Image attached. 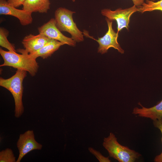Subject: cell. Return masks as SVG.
Here are the masks:
<instances>
[{"mask_svg":"<svg viewBox=\"0 0 162 162\" xmlns=\"http://www.w3.org/2000/svg\"><path fill=\"white\" fill-rule=\"evenodd\" d=\"M17 51L21 54L15 52L6 51L0 48V54L4 63L0 66H9L23 70L28 72L32 76H34L39 68L36 59L30 57L25 49H19Z\"/></svg>","mask_w":162,"mask_h":162,"instance_id":"obj_1","label":"cell"},{"mask_svg":"<svg viewBox=\"0 0 162 162\" xmlns=\"http://www.w3.org/2000/svg\"><path fill=\"white\" fill-rule=\"evenodd\" d=\"M26 75V71L18 69L15 74L9 78H0V86L9 91L13 96L15 105V116L16 118L20 117L24 112L22 102L23 82Z\"/></svg>","mask_w":162,"mask_h":162,"instance_id":"obj_2","label":"cell"},{"mask_svg":"<svg viewBox=\"0 0 162 162\" xmlns=\"http://www.w3.org/2000/svg\"><path fill=\"white\" fill-rule=\"evenodd\" d=\"M103 145L110 156L119 162H134L141 156L135 151L121 145L112 132L108 137L104 138Z\"/></svg>","mask_w":162,"mask_h":162,"instance_id":"obj_3","label":"cell"},{"mask_svg":"<svg viewBox=\"0 0 162 162\" xmlns=\"http://www.w3.org/2000/svg\"><path fill=\"white\" fill-rule=\"evenodd\" d=\"M75 12L66 8H58L55 12L56 26L61 32H66L71 35V38L76 42L84 40L83 32L81 31L74 22L72 15Z\"/></svg>","mask_w":162,"mask_h":162,"instance_id":"obj_4","label":"cell"},{"mask_svg":"<svg viewBox=\"0 0 162 162\" xmlns=\"http://www.w3.org/2000/svg\"><path fill=\"white\" fill-rule=\"evenodd\" d=\"M138 9L135 5L128 8L123 9L118 8L115 10L105 8L101 11V14L110 21L115 20L117 23V32L124 28L128 30L130 18L134 13L138 11Z\"/></svg>","mask_w":162,"mask_h":162,"instance_id":"obj_5","label":"cell"},{"mask_svg":"<svg viewBox=\"0 0 162 162\" xmlns=\"http://www.w3.org/2000/svg\"><path fill=\"white\" fill-rule=\"evenodd\" d=\"M107 22L108 30L106 34L103 37L98 38V40L90 37L97 41L99 44L98 52L101 54H104L107 52L108 50L112 47L118 50V51L122 54L124 51L121 48L117 41L118 33L116 32L112 27V21L106 18Z\"/></svg>","mask_w":162,"mask_h":162,"instance_id":"obj_6","label":"cell"},{"mask_svg":"<svg viewBox=\"0 0 162 162\" xmlns=\"http://www.w3.org/2000/svg\"><path fill=\"white\" fill-rule=\"evenodd\" d=\"M19 150V157L16 162H20L26 154L34 150H41L42 145L35 139L33 130H28L20 135L16 143Z\"/></svg>","mask_w":162,"mask_h":162,"instance_id":"obj_7","label":"cell"},{"mask_svg":"<svg viewBox=\"0 0 162 162\" xmlns=\"http://www.w3.org/2000/svg\"><path fill=\"white\" fill-rule=\"evenodd\" d=\"M39 33L48 38L58 41L64 44L75 46L76 42L71 38L63 34L57 27L54 18H52L38 28Z\"/></svg>","mask_w":162,"mask_h":162,"instance_id":"obj_8","label":"cell"},{"mask_svg":"<svg viewBox=\"0 0 162 162\" xmlns=\"http://www.w3.org/2000/svg\"><path fill=\"white\" fill-rule=\"evenodd\" d=\"M32 14L26 10L19 9L10 5L5 0H0V14L16 17L22 26L28 25L32 22Z\"/></svg>","mask_w":162,"mask_h":162,"instance_id":"obj_9","label":"cell"},{"mask_svg":"<svg viewBox=\"0 0 162 162\" xmlns=\"http://www.w3.org/2000/svg\"><path fill=\"white\" fill-rule=\"evenodd\" d=\"M50 39L41 34L39 33L36 35L30 34L23 38L22 43L25 51L28 54H30L38 50Z\"/></svg>","mask_w":162,"mask_h":162,"instance_id":"obj_10","label":"cell"},{"mask_svg":"<svg viewBox=\"0 0 162 162\" xmlns=\"http://www.w3.org/2000/svg\"><path fill=\"white\" fill-rule=\"evenodd\" d=\"M138 104L142 107L134 108L132 114L137 115L140 117L150 118L153 121L162 119V100L157 105L150 108L143 106L140 102Z\"/></svg>","mask_w":162,"mask_h":162,"instance_id":"obj_11","label":"cell"},{"mask_svg":"<svg viewBox=\"0 0 162 162\" xmlns=\"http://www.w3.org/2000/svg\"><path fill=\"white\" fill-rule=\"evenodd\" d=\"M64 45L60 42L53 39H50L45 45L38 51L29 54V56L36 59L38 57L45 59L50 56L60 47Z\"/></svg>","mask_w":162,"mask_h":162,"instance_id":"obj_12","label":"cell"},{"mask_svg":"<svg viewBox=\"0 0 162 162\" xmlns=\"http://www.w3.org/2000/svg\"><path fill=\"white\" fill-rule=\"evenodd\" d=\"M50 4L49 0H26L22 5V9L32 13H46L50 9Z\"/></svg>","mask_w":162,"mask_h":162,"instance_id":"obj_13","label":"cell"},{"mask_svg":"<svg viewBox=\"0 0 162 162\" xmlns=\"http://www.w3.org/2000/svg\"><path fill=\"white\" fill-rule=\"evenodd\" d=\"M146 2L138 7V11L141 13L146 11H152L155 10L162 11V0L157 2L150 0H145Z\"/></svg>","mask_w":162,"mask_h":162,"instance_id":"obj_14","label":"cell"},{"mask_svg":"<svg viewBox=\"0 0 162 162\" xmlns=\"http://www.w3.org/2000/svg\"><path fill=\"white\" fill-rule=\"evenodd\" d=\"M9 32L5 28L1 27L0 28V45L5 48L8 51L16 52L14 45L10 43L7 39L9 35Z\"/></svg>","mask_w":162,"mask_h":162,"instance_id":"obj_15","label":"cell"},{"mask_svg":"<svg viewBox=\"0 0 162 162\" xmlns=\"http://www.w3.org/2000/svg\"><path fill=\"white\" fill-rule=\"evenodd\" d=\"M16 157L12 150L7 148L0 152V162H15Z\"/></svg>","mask_w":162,"mask_h":162,"instance_id":"obj_16","label":"cell"},{"mask_svg":"<svg viewBox=\"0 0 162 162\" xmlns=\"http://www.w3.org/2000/svg\"><path fill=\"white\" fill-rule=\"evenodd\" d=\"M153 124L155 128H158L162 134L161 138L162 143V119L153 121ZM154 161L155 162H162V152L155 157Z\"/></svg>","mask_w":162,"mask_h":162,"instance_id":"obj_17","label":"cell"},{"mask_svg":"<svg viewBox=\"0 0 162 162\" xmlns=\"http://www.w3.org/2000/svg\"><path fill=\"white\" fill-rule=\"evenodd\" d=\"M88 149L90 152L93 154L100 162H111V160L108 157H106L104 156L99 152L91 147L89 148Z\"/></svg>","mask_w":162,"mask_h":162,"instance_id":"obj_18","label":"cell"},{"mask_svg":"<svg viewBox=\"0 0 162 162\" xmlns=\"http://www.w3.org/2000/svg\"><path fill=\"white\" fill-rule=\"evenodd\" d=\"M26 0H8L7 1L10 5L15 7L18 8L22 5Z\"/></svg>","mask_w":162,"mask_h":162,"instance_id":"obj_19","label":"cell"},{"mask_svg":"<svg viewBox=\"0 0 162 162\" xmlns=\"http://www.w3.org/2000/svg\"><path fill=\"white\" fill-rule=\"evenodd\" d=\"M134 5L137 7L141 6L144 2L145 0H131Z\"/></svg>","mask_w":162,"mask_h":162,"instance_id":"obj_20","label":"cell"},{"mask_svg":"<svg viewBox=\"0 0 162 162\" xmlns=\"http://www.w3.org/2000/svg\"><path fill=\"white\" fill-rule=\"evenodd\" d=\"M73 2H74L75 1V0H72Z\"/></svg>","mask_w":162,"mask_h":162,"instance_id":"obj_21","label":"cell"},{"mask_svg":"<svg viewBox=\"0 0 162 162\" xmlns=\"http://www.w3.org/2000/svg\"><path fill=\"white\" fill-rule=\"evenodd\" d=\"M153 1H154L155 0H152Z\"/></svg>","mask_w":162,"mask_h":162,"instance_id":"obj_22","label":"cell"}]
</instances>
